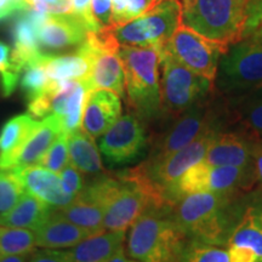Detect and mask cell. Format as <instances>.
<instances>
[{"mask_svg": "<svg viewBox=\"0 0 262 262\" xmlns=\"http://www.w3.org/2000/svg\"><path fill=\"white\" fill-rule=\"evenodd\" d=\"M249 0H182L181 25L232 45L242 40Z\"/></svg>", "mask_w": 262, "mask_h": 262, "instance_id": "obj_4", "label": "cell"}, {"mask_svg": "<svg viewBox=\"0 0 262 262\" xmlns=\"http://www.w3.org/2000/svg\"><path fill=\"white\" fill-rule=\"evenodd\" d=\"M47 17L48 14L27 8L15 18L11 29L14 41L11 61L21 72L26 64L42 54L39 48V29Z\"/></svg>", "mask_w": 262, "mask_h": 262, "instance_id": "obj_15", "label": "cell"}, {"mask_svg": "<svg viewBox=\"0 0 262 262\" xmlns=\"http://www.w3.org/2000/svg\"><path fill=\"white\" fill-rule=\"evenodd\" d=\"M42 57H44V52L37 60L26 64L19 75V86L28 102L41 96L55 84L49 78L45 66L42 63Z\"/></svg>", "mask_w": 262, "mask_h": 262, "instance_id": "obj_30", "label": "cell"}, {"mask_svg": "<svg viewBox=\"0 0 262 262\" xmlns=\"http://www.w3.org/2000/svg\"><path fill=\"white\" fill-rule=\"evenodd\" d=\"M28 262H73L67 251L54 250V249H44L34 250L29 255Z\"/></svg>", "mask_w": 262, "mask_h": 262, "instance_id": "obj_42", "label": "cell"}, {"mask_svg": "<svg viewBox=\"0 0 262 262\" xmlns=\"http://www.w3.org/2000/svg\"><path fill=\"white\" fill-rule=\"evenodd\" d=\"M42 63L54 83L67 80L89 79L94 66V52L86 42L78 47L73 54L55 55L44 54Z\"/></svg>", "mask_w": 262, "mask_h": 262, "instance_id": "obj_20", "label": "cell"}, {"mask_svg": "<svg viewBox=\"0 0 262 262\" xmlns=\"http://www.w3.org/2000/svg\"><path fill=\"white\" fill-rule=\"evenodd\" d=\"M85 42L94 52V66L88 79L90 90H110L119 97L125 95L123 66L118 57V51L98 50L85 39Z\"/></svg>", "mask_w": 262, "mask_h": 262, "instance_id": "obj_22", "label": "cell"}, {"mask_svg": "<svg viewBox=\"0 0 262 262\" xmlns=\"http://www.w3.org/2000/svg\"><path fill=\"white\" fill-rule=\"evenodd\" d=\"M256 142L237 131H221L209 147L203 162L212 166H253Z\"/></svg>", "mask_w": 262, "mask_h": 262, "instance_id": "obj_17", "label": "cell"}, {"mask_svg": "<svg viewBox=\"0 0 262 262\" xmlns=\"http://www.w3.org/2000/svg\"><path fill=\"white\" fill-rule=\"evenodd\" d=\"M0 74H2V89L4 96H10L19 83L21 71L11 61V49L8 44L0 41Z\"/></svg>", "mask_w": 262, "mask_h": 262, "instance_id": "obj_35", "label": "cell"}, {"mask_svg": "<svg viewBox=\"0 0 262 262\" xmlns=\"http://www.w3.org/2000/svg\"><path fill=\"white\" fill-rule=\"evenodd\" d=\"M248 38H254V39H257V40H262V25L253 33V34L250 35V37Z\"/></svg>", "mask_w": 262, "mask_h": 262, "instance_id": "obj_48", "label": "cell"}, {"mask_svg": "<svg viewBox=\"0 0 262 262\" xmlns=\"http://www.w3.org/2000/svg\"><path fill=\"white\" fill-rule=\"evenodd\" d=\"M159 72L162 111L166 116H180L208 100L212 91L214 81L189 71L164 51H159Z\"/></svg>", "mask_w": 262, "mask_h": 262, "instance_id": "obj_8", "label": "cell"}, {"mask_svg": "<svg viewBox=\"0 0 262 262\" xmlns=\"http://www.w3.org/2000/svg\"><path fill=\"white\" fill-rule=\"evenodd\" d=\"M156 5L157 0H112L113 27L129 24Z\"/></svg>", "mask_w": 262, "mask_h": 262, "instance_id": "obj_33", "label": "cell"}, {"mask_svg": "<svg viewBox=\"0 0 262 262\" xmlns=\"http://www.w3.org/2000/svg\"><path fill=\"white\" fill-rule=\"evenodd\" d=\"M228 47L181 25L160 51L166 52L189 71L214 81L219 62Z\"/></svg>", "mask_w": 262, "mask_h": 262, "instance_id": "obj_11", "label": "cell"}, {"mask_svg": "<svg viewBox=\"0 0 262 262\" xmlns=\"http://www.w3.org/2000/svg\"><path fill=\"white\" fill-rule=\"evenodd\" d=\"M58 175H60L62 188H63L66 194L75 198V196L83 191L85 186L83 175L71 163L67 164Z\"/></svg>", "mask_w": 262, "mask_h": 262, "instance_id": "obj_38", "label": "cell"}, {"mask_svg": "<svg viewBox=\"0 0 262 262\" xmlns=\"http://www.w3.org/2000/svg\"><path fill=\"white\" fill-rule=\"evenodd\" d=\"M262 25V0H249L245 11V25L243 38L250 37Z\"/></svg>", "mask_w": 262, "mask_h": 262, "instance_id": "obj_40", "label": "cell"}, {"mask_svg": "<svg viewBox=\"0 0 262 262\" xmlns=\"http://www.w3.org/2000/svg\"><path fill=\"white\" fill-rule=\"evenodd\" d=\"M29 9L37 10L48 15L73 14L72 0H25Z\"/></svg>", "mask_w": 262, "mask_h": 262, "instance_id": "obj_37", "label": "cell"}, {"mask_svg": "<svg viewBox=\"0 0 262 262\" xmlns=\"http://www.w3.org/2000/svg\"><path fill=\"white\" fill-rule=\"evenodd\" d=\"M253 169L255 173V179H256L262 186V142H256V145H255Z\"/></svg>", "mask_w": 262, "mask_h": 262, "instance_id": "obj_44", "label": "cell"}, {"mask_svg": "<svg viewBox=\"0 0 262 262\" xmlns=\"http://www.w3.org/2000/svg\"><path fill=\"white\" fill-rule=\"evenodd\" d=\"M85 26L73 14L48 15L39 29V48L44 54L80 47L86 38Z\"/></svg>", "mask_w": 262, "mask_h": 262, "instance_id": "obj_16", "label": "cell"}, {"mask_svg": "<svg viewBox=\"0 0 262 262\" xmlns=\"http://www.w3.org/2000/svg\"><path fill=\"white\" fill-rule=\"evenodd\" d=\"M180 0H163L146 14L119 27H113L119 45L152 47L160 51L181 26Z\"/></svg>", "mask_w": 262, "mask_h": 262, "instance_id": "obj_10", "label": "cell"}, {"mask_svg": "<svg viewBox=\"0 0 262 262\" xmlns=\"http://www.w3.org/2000/svg\"><path fill=\"white\" fill-rule=\"evenodd\" d=\"M62 133V122L57 116H49L39 122L37 129L16 155L11 169H25L39 165L42 157ZM10 169V170H11Z\"/></svg>", "mask_w": 262, "mask_h": 262, "instance_id": "obj_21", "label": "cell"}, {"mask_svg": "<svg viewBox=\"0 0 262 262\" xmlns=\"http://www.w3.org/2000/svg\"><path fill=\"white\" fill-rule=\"evenodd\" d=\"M25 193L26 189L12 170H0V216L11 210Z\"/></svg>", "mask_w": 262, "mask_h": 262, "instance_id": "obj_34", "label": "cell"}, {"mask_svg": "<svg viewBox=\"0 0 262 262\" xmlns=\"http://www.w3.org/2000/svg\"><path fill=\"white\" fill-rule=\"evenodd\" d=\"M125 239L124 231H103L72 247L67 254L73 262H107L125 249Z\"/></svg>", "mask_w": 262, "mask_h": 262, "instance_id": "obj_25", "label": "cell"}, {"mask_svg": "<svg viewBox=\"0 0 262 262\" xmlns=\"http://www.w3.org/2000/svg\"><path fill=\"white\" fill-rule=\"evenodd\" d=\"M180 262H229L227 248L187 241L183 248Z\"/></svg>", "mask_w": 262, "mask_h": 262, "instance_id": "obj_32", "label": "cell"}, {"mask_svg": "<svg viewBox=\"0 0 262 262\" xmlns=\"http://www.w3.org/2000/svg\"><path fill=\"white\" fill-rule=\"evenodd\" d=\"M222 130H211L203 134L185 148L166 157L165 159L156 163H143L140 168L152 182V185L160 193L164 199V193L172 183H175L189 168L204 160L206 152L211 142ZM165 201V199H164Z\"/></svg>", "mask_w": 262, "mask_h": 262, "instance_id": "obj_13", "label": "cell"}, {"mask_svg": "<svg viewBox=\"0 0 262 262\" xmlns=\"http://www.w3.org/2000/svg\"><path fill=\"white\" fill-rule=\"evenodd\" d=\"M148 135L143 122L135 114L122 116L98 142L101 155L111 168L133 164L145 156Z\"/></svg>", "mask_w": 262, "mask_h": 262, "instance_id": "obj_12", "label": "cell"}, {"mask_svg": "<svg viewBox=\"0 0 262 262\" xmlns=\"http://www.w3.org/2000/svg\"><path fill=\"white\" fill-rule=\"evenodd\" d=\"M27 8L25 0H0V21Z\"/></svg>", "mask_w": 262, "mask_h": 262, "instance_id": "obj_43", "label": "cell"}, {"mask_svg": "<svg viewBox=\"0 0 262 262\" xmlns=\"http://www.w3.org/2000/svg\"><path fill=\"white\" fill-rule=\"evenodd\" d=\"M262 84V40L242 39L220 58L215 88L228 97L247 94Z\"/></svg>", "mask_w": 262, "mask_h": 262, "instance_id": "obj_7", "label": "cell"}, {"mask_svg": "<svg viewBox=\"0 0 262 262\" xmlns=\"http://www.w3.org/2000/svg\"><path fill=\"white\" fill-rule=\"evenodd\" d=\"M52 209L37 196L26 192L11 210L0 216V226L35 231L48 220Z\"/></svg>", "mask_w": 262, "mask_h": 262, "instance_id": "obj_27", "label": "cell"}, {"mask_svg": "<svg viewBox=\"0 0 262 262\" xmlns=\"http://www.w3.org/2000/svg\"><path fill=\"white\" fill-rule=\"evenodd\" d=\"M93 14L101 31L112 28V0H93Z\"/></svg>", "mask_w": 262, "mask_h": 262, "instance_id": "obj_41", "label": "cell"}, {"mask_svg": "<svg viewBox=\"0 0 262 262\" xmlns=\"http://www.w3.org/2000/svg\"><path fill=\"white\" fill-rule=\"evenodd\" d=\"M160 2H163V0H157V4H158V3H160Z\"/></svg>", "mask_w": 262, "mask_h": 262, "instance_id": "obj_49", "label": "cell"}, {"mask_svg": "<svg viewBox=\"0 0 262 262\" xmlns=\"http://www.w3.org/2000/svg\"><path fill=\"white\" fill-rule=\"evenodd\" d=\"M125 250V249H124ZM124 250L119 251L117 255H114V256L112 258H110L107 262H139L136 260H133V258H130L127 255H125V253H124Z\"/></svg>", "mask_w": 262, "mask_h": 262, "instance_id": "obj_45", "label": "cell"}, {"mask_svg": "<svg viewBox=\"0 0 262 262\" xmlns=\"http://www.w3.org/2000/svg\"><path fill=\"white\" fill-rule=\"evenodd\" d=\"M72 3H73V15L80 19L88 33L100 32L101 29L95 21L93 8H91L93 0H72Z\"/></svg>", "mask_w": 262, "mask_h": 262, "instance_id": "obj_39", "label": "cell"}, {"mask_svg": "<svg viewBox=\"0 0 262 262\" xmlns=\"http://www.w3.org/2000/svg\"><path fill=\"white\" fill-rule=\"evenodd\" d=\"M68 155L71 164L81 173L97 176L103 173L102 159L93 137L83 129L68 135Z\"/></svg>", "mask_w": 262, "mask_h": 262, "instance_id": "obj_29", "label": "cell"}, {"mask_svg": "<svg viewBox=\"0 0 262 262\" xmlns=\"http://www.w3.org/2000/svg\"><path fill=\"white\" fill-rule=\"evenodd\" d=\"M35 247V237L31 229L0 226V258L32 254Z\"/></svg>", "mask_w": 262, "mask_h": 262, "instance_id": "obj_31", "label": "cell"}, {"mask_svg": "<svg viewBox=\"0 0 262 262\" xmlns=\"http://www.w3.org/2000/svg\"><path fill=\"white\" fill-rule=\"evenodd\" d=\"M122 117V101L110 90L90 91L85 102L81 129L93 139L102 136Z\"/></svg>", "mask_w": 262, "mask_h": 262, "instance_id": "obj_18", "label": "cell"}, {"mask_svg": "<svg viewBox=\"0 0 262 262\" xmlns=\"http://www.w3.org/2000/svg\"><path fill=\"white\" fill-rule=\"evenodd\" d=\"M29 194L37 196L51 208H63L74 201V196L66 194L60 175L40 165L25 169H11Z\"/></svg>", "mask_w": 262, "mask_h": 262, "instance_id": "obj_19", "label": "cell"}, {"mask_svg": "<svg viewBox=\"0 0 262 262\" xmlns=\"http://www.w3.org/2000/svg\"><path fill=\"white\" fill-rule=\"evenodd\" d=\"M173 220L187 241L225 247L243 210L233 193H196L170 205Z\"/></svg>", "mask_w": 262, "mask_h": 262, "instance_id": "obj_1", "label": "cell"}, {"mask_svg": "<svg viewBox=\"0 0 262 262\" xmlns=\"http://www.w3.org/2000/svg\"><path fill=\"white\" fill-rule=\"evenodd\" d=\"M68 160V135L64 133H61L56 140L54 141L50 148L42 159L39 163V165L42 168L50 170L52 172L60 173L62 169L67 165Z\"/></svg>", "mask_w": 262, "mask_h": 262, "instance_id": "obj_36", "label": "cell"}, {"mask_svg": "<svg viewBox=\"0 0 262 262\" xmlns=\"http://www.w3.org/2000/svg\"><path fill=\"white\" fill-rule=\"evenodd\" d=\"M186 243L170 205L150 206L130 227L125 249L139 262H180Z\"/></svg>", "mask_w": 262, "mask_h": 262, "instance_id": "obj_2", "label": "cell"}, {"mask_svg": "<svg viewBox=\"0 0 262 262\" xmlns=\"http://www.w3.org/2000/svg\"><path fill=\"white\" fill-rule=\"evenodd\" d=\"M119 185L104 211V231H124L150 206L168 205L140 168L117 173Z\"/></svg>", "mask_w": 262, "mask_h": 262, "instance_id": "obj_5", "label": "cell"}, {"mask_svg": "<svg viewBox=\"0 0 262 262\" xmlns=\"http://www.w3.org/2000/svg\"><path fill=\"white\" fill-rule=\"evenodd\" d=\"M33 233L35 245L44 249L72 248L90 237L86 231L66 220L55 209H52L48 220L33 231Z\"/></svg>", "mask_w": 262, "mask_h": 262, "instance_id": "obj_24", "label": "cell"}, {"mask_svg": "<svg viewBox=\"0 0 262 262\" xmlns=\"http://www.w3.org/2000/svg\"><path fill=\"white\" fill-rule=\"evenodd\" d=\"M118 57L123 66L129 110L142 122L163 116L159 51L152 47L120 45Z\"/></svg>", "mask_w": 262, "mask_h": 262, "instance_id": "obj_3", "label": "cell"}, {"mask_svg": "<svg viewBox=\"0 0 262 262\" xmlns=\"http://www.w3.org/2000/svg\"><path fill=\"white\" fill-rule=\"evenodd\" d=\"M253 166H212L204 162L189 168L164 193L166 204L172 205L183 196L196 193L231 194L255 181Z\"/></svg>", "mask_w": 262, "mask_h": 262, "instance_id": "obj_9", "label": "cell"}, {"mask_svg": "<svg viewBox=\"0 0 262 262\" xmlns=\"http://www.w3.org/2000/svg\"><path fill=\"white\" fill-rule=\"evenodd\" d=\"M243 95H247V96H250V97H255V98H262V84L258 85V86L255 88L251 91H249L247 94H243ZM241 96V95H239Z\"/></svg>", "mask_w": 262, "mask_h": 262, "instance_id": "obj_47", "label": "cell"}, {"mask_svg": "<svg viewBox=\"0 0 262 262\" xmlns=\"http://www.w3.org/2000/svg\"><path fill=\"white\" fill-rule=\"evenodd\" d=\"M29 255H31V254L15 255V256L4 257V258H0V262H28Z\"/></svg>", "mask_w": 262, "mask_h": 262, "instance_id": "obj_46", "label": "cell"}, {"mask_svg": "<svg viewBox=\"0 0 262 262\" xmlns=\"http://www.w3.org/2000/svg\"><path fill=\"white\" fill-rule=\"evenodd\" d=\"M54 209L62 217L86 231L90 235L98 234L104 231L103 205L80 193L68 205Z\"/></svg>", "mask_w": 262, "mask_h": 262, "instance_id": "obj_28", "label": "cell"}, {"mask_svg": "<svg viewBox=\"0 0 262 262\" xmlns=\"http://www.w3.org/2000/svg\"><path fill=\"white\" fill-rule=\"evenodd\" d=\"M229 262H262V224L257 206H248L228 243Z\"/></svg>", "mask_w": 262, "mask_h": 262, "instance_id": "obj_14", "label": "cell"}, {"mask_svg": "<svg viewBox=\"0 0 262 262\" xmlns=\"http://www.w3.org/2000/svg\"><path fill=\"white\" fill-rule=\"evenodd\" d=\"M227 124L255 142H262V98L241 95L229 97L226 104Z\"/></svg>", "mask_w": 262, "mask_h": 262, "instance_id": "obj_23", "label": "cell"}, {"mask_svg": "<svg viewBox=\"0 0 262 262\" xmlns=\"http://www.w3.org/2000/svg\"><path fill=\"white\" fill-rule=\"evenodd\" d=\"M38 124V120L29 113L19 114L5 123L0 133V170L11 169L16 155Z\"/></svg>", "mask_w": 262, "mask_h": 262, "instance_id": "obj_26", "label": "cell"}, {"mask_svg": "<svg viewBox=\"0 0 262 262\" xmlns=\"http://www.w3.org/2000/svg\"><path fill=\"white\" fill-rule=\"evenodd\" d=\"M225 127H227L226 106H216L205 100L178 116L175 123L156 141L146 163L165 159L185 148L203 134L211 130L225 131Z\"/></svg>", "mask_w": 262, "mask_h": 262, "instance_id": "obj_6", "label": "cell"}]
</instances>
